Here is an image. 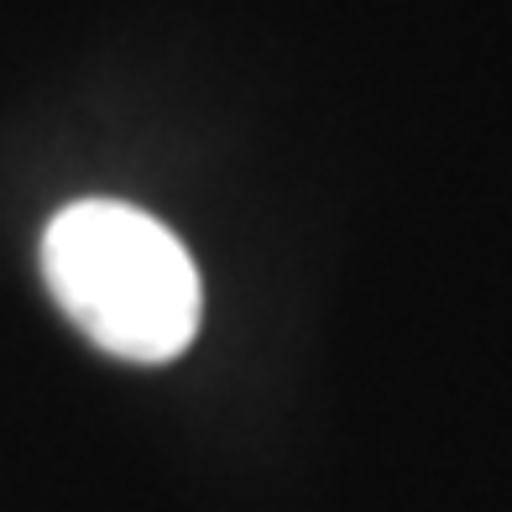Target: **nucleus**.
Listing matches in <instances>:
<instances>
[{"instance_id":"f257e3e1","label":"nucleus","mask_w":512,"mask_h":512,"mask_svg":"<svg viewBox=\"0 0 512 512\" xmlns=\"http://www.w3.org/2000/svg\"><path fill=\"white\" fill-rule=\"evenodd\" d=\"M42 277L58 309L100 351L162 366L199 335V272L162 220L115 199H79L42 236Z\"/></svg>"}]
</instances>
